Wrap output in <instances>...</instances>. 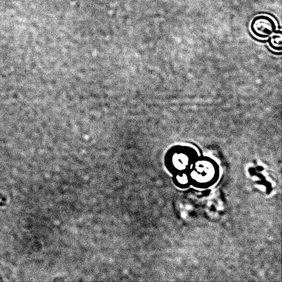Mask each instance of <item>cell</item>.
I'll return each instance as SVG.
<instances>
[{"instance_id":"obj_1","label":"cell","mask_w":282,"mask_h":282,"mask_svg":"<svg viewBox=\"0 0 282 282\" xmlns=\"http://www.w3.org/2000/svg\"><path fill=\"white\" fill-rule=\"evenodd\" d=\"M250 29L255 37L260 39L265 40L276 32L277 25L271 17L259 15L252 20Z\"/></svg>"},{"instance_id":"obj_2","label":"cell","mask_w":282,"mask_h":282,"mask_svg":"<svg viewBox=\"0 0 282 282\" xmlns=\"http://www.w3.org/2000/svg\"><path fill=\"white\" fill-rule=\"evenodd\" d=\"M268 44L272 49L281 51L282 44L281 31H279V33H277L274 35L273 34L272 36L269 38Z\"/></svg>"},{"instance_id":"obj_3","label":"cell","mask_w":282,"mask_h":282,"mask_svg":"<svg viewBox=\"0 0 282 282\" xmlns=\"http://www.w3.org/2000/svg\"><path fill=\"white\" fill-rule=\"evenodd\" d=\"M0 281H3V279H2V276L1 275V273H0Z\"/></svg>"}]
</instances>
